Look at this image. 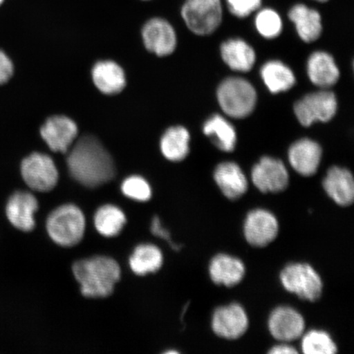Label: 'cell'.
Instances as JSON below:
<instances>
[{"label":"cell","mask_w":354,"mask_h":354,"mask_svg":"<svg viewBox=\"0 0 354 354\" xmlns=\"http://www.w3.org/2000/svg\"><path fill=\"white\" fill-rule=\"evenodd\" d=\"M68 166L73 178L86 187H98L115 176L112 157L93 136H82L77 141L68 155Z\"/></svg>","instance_id":"6da1fadb"},{"label":"cell","mask_w":354,"mask_h":354,"mask_svg":"<svg viewBox=\"0 0 354 354\" xmlns=\"http://www.w3.org/2000/svg\"><path fill=\"white\" fill-rule=\"evenodd\" d=\"M82 294L88 298H105L113 293L121 277V269L116 261L107 257L77 261L73 267Z\"/></svg>","instance_id":"7a4b0ae2"},{"label":"cell","mask_w":354,"mask_h":354,"mask_svg":"<svg viewBox=\"0 0 354 354\" xmlns=\"http://www.w3.org/2000/svg\"><path fill=\"white\" fill-rule=\"evenodd\" d=\"M218 100L221 110L228 117L242 119L254 112L257 92L252 84L241 77H229L220 84Z\"/></svg>","instance_id":"3957f363"},{"label":"cell","mask_w":354,"mask_h":354,"mask_svg":"<svg viewBox=\"0 0 354 354\" xmlns=\"http://www.w3.org/2000/svg\"><path fill=\"white\" fill-rule=\"evenodd\" d=\"M47 231L57 245L72 247L82 240L86 219L77 206L63 205L51 212L47 219Z\"/></svg>","instance_id":"277c9868"},{"label":"cell","mask_w":354,"mask_h":354,"mask_svg":"<svg viewBox=\"0 0 354 354\" xmlns=\"http://www.w3.org/2000/svg\"><path fill=\"white\" fill-rule=\"evenodd\" d=\"M281 281L287 291L300 299L315 302L323 290L322 278L308 263H290L282 270Z\"/></svg>","instance_id":"5b68a950"},{"label":"cell","mask_w":354,"mask_h":354,"mask_svg":"<svg viewBox=\"0 0 354 354\" xmlns=\"http://www.w3.org/2000/svg\"><path fill=\"white\" fill-rule=\"evenodd\" d=\"M181 16L193 33L211 35L223 21L221 0H187L181 8Z\"/></svg>","instance_id":"8992f818"},{"label":"cell","mask_w":354,"mask_h":354,"mask_svg":"<svg viewBox=\"0 0 354 354\" xmlns=\"http://www.w3.org/2000/svg\"><path fill=\"white\" fill-rule=\"evenodd\" d=\"M337 108V99L334 93L321 91L311 93L296 102L294 110L301 125L308 127L313 122L330 121Z\"/></svg>","instance_id":"52a82bcc"},{"label":"cell","mask_w":354,"mask_h":354,"mask_svg":"<svg viewBox=\"0 0 354 354\" xmlns=\"http://www.w3.org/2000/svg\"><path fill=\"white\" fill-rule=\"evenodd\" d=\"M21 176L26 185L37 192H48L56 187L59 171L46 154L34 153L21 163Z\"/></svg>","instance_id":"ba28073f"},{"label":"cell","mask_w":354,"mask_h":354,"mask_svg":"<svg viewBox=\"0 0 354 354\" xmlns=\"http://www.w3.org/2000/svg\"><path fill=\"white\" fill-rule=\"evenodd\" d=\"M255 187L263 193H280L289 185V174L281 160L263 157L254 166L251 174Z\"/></svg>","instance_id":"9c48e42d"},{"label":"cell","mask_w":354,"mask_h":354,"mask_svg":"<svg viewBox=\"0 0 354 354\" xmlns=\"http://www.w3.org/2000/svg\"><path fill=\"white\" fill-rule=\"evenodd\" d=\"M212 327L219 337L236 339L249 328V317L241 304L234 303L215 310Z\"/></svg>","instance_id":"30bf717a"},{"label":"cell","mask_w":354,"mask_h":354,"mask_svg":"<svg viewBox=\"0 0 354 354\" xmlns=\"http://www.w3.org/2000/svg\"><path fill=\"white\" fill-rule=\"evenodd\" d=\"M278 232V221L271 212L254 209L247 215L243 234L250 245L259 248L267 246L275 240Z\"/></svg>","instance_id":"8fae6325"},{"label":"cell","mask_w":354,"mask_h":354,"mask_svg":"<svg viewBox=\"0 0 354 354\" xmlns=\"http://www.w3.org/2000/svg\"><path fill=\"white\" fill-rule=\"evenodd\" d=\"M146 48L158 56L172 54L176 47L177 38L172 26L167 20L155 17L146 22L142 30Z\"/></svg>","instance_id":"7c38bea8"},{"label":"cell","mask_w":354,"mask_h":354,"mask_svg":"<svg viewBox=\"0 0 354 354\" xmlns=\"http://www.w3.org/2000/svg\"><path fill=\"white\" fill-rule=\"evenodd\" d=\"M269 330L279 342H294L303 335L305 321L301 314L290 307H279L274 310L268 320Z\"/></svg>","instance_id":"4fadbf2b"},{"label":"cell","mask_w":354,"mask_h":354,"mask_svg":"<svg viewBox=\"0 0 354 354\" xmlns=\"http://www.w3.org/2000/svg\"><path fill=\"white\" fill-rule=\"evenodd\" d=\"M77 124L64 116L48 118L41 129L42 138L53 151L65 153L76 140Z\"/></svg>","instance_id":"5bb4252c"},{"label":"cell","mask_w":354,"mask_h":354,"mask_svg":"<svg viewBox=\"0 0 354 354\" xmlns=\"http://www.w3.org/2000/svg\"><path fill=\"white\" fill-rule=\"evenodd\" d=\"M289 161L295 171L304 176L317 174L322 157L319 144L310 139L296 141L289 149Z\"/></svg>","instance_id":"9a60e30c"},{"label":"cell","mask_w":354,"mask_h":354,"mask_svg":"<svg viewBox=\"0 0 354 354\" xmlns=\"http://www.w3.org/2000/svg\"><path fill=\"white\" fill-rule=\"evenodd\" d=\"M38 210V202L33 194L16 192L8 202L6 214L12 225L20 231L30 232L35 227V212Z\"/></svg>","instance_id":"2e32d148"},{"label":"cell","mask_w":354,"mask_h":354,"mask_svg":"<svg viewBox=\"0 0 354 354\" xmlns=\"http://www.w3.org/2000/svg\"><path fill=\"white\" fill-rule=\"evenodd\" d=\"M323 188L338 205L348 207L354 201V180L346 168L332 167L323 180Z\"/></svg>","instance_id":"e0dca14e"},{"label":"cell","mask_w":354,"mask_h":354,"mask_svg":"<svg viewBox=\"0 0 354 354\" xmlns=\"http://www.w3.org/2000/svg\"><path fill=\"white\" fill-rule=\"evenodd\" d=\"M214 180L221 193L231 201H236L248 190V180L236 162L220 163L214 171Z\"/></svg>","instance_id":"ac0fdd59"},{"label":"cell","mask_w":354,"mask_h":354,"mask_svg":"<svg viewBox=\"0 0 354 354\" xmlns=\"http://www.w3.org/2000/svg\"><path fill=\"white\" fill-rule=\"evenodd\" d=\"M209 274L215 284L232 287L243 280L245 275V267L242 261L236 257L221 254L211 260Z\"/></svg>","instance_id":"d6986e66"},{"label":"cell","mask_w":354,"mask_h":354,"mask_svg":"<svg viewBox=\"0 0 354 354\" xmlns=\"http://www.w3.org/2000/svg\"><path fill=\"white\" fill-rule=\"evenodd\" d=\"M308 75L314 85L328 88L339 79V70L333 57L323 51L314 52L308 60Z\"/></svg>","instance_id":"ffe728a7"},{"label":"cell","mask_w":354,"mask_h":354,"mask_svg":"<svg viewBox=\"0 0 354 354\" xmlns=\"http://www.w3.org/2000/svg\"><path fill=\"white\" fill-rule=\"evenodd\" d=\"M221 55L224 63L236 72H250L256 61L254 48L241 39H231L221 44Z\"/></svg>","instance_id":"44dd1931"},{"label":"cell","mask_w":354,"mask_h":354,"mask_svg":"<svg viewBox=\"0 0 354 354\" xmlns=\"http://www.w3.org/2000/svg\"><path fill=\"white\" fill-rule=\"evenodd\" d=\"M289 17L295 25L302 41L312 43L317 41L322 32L320 13L304 4H296L289 12Z\"/></svg>","instance_id":"7402d4cb"},{"label":"cell","mask_w":354,"mask_h":354,"mask_svg":"<svg viewBox=\"0 0 354 354\" xmlns=\"http://www.w3.org/2000/svg\"><path fill=\"white\" fill-rule=\"evenodd\" d=\"M93 81L105 95H116L126 86L125 73L120 66L113 61L96 64L92 71Z\"/></svg>","instance_id":"603a6c76"},{"label":"cell","mask_w":354,"mask_h":354,"mask_svg":"<svg viewBox=\"0 0 354 354\" xmlns=\"http://www.w3.org/2000/svg\"><path fill=\"white\" fill-rule=\"evenodd\" d=\"M203 133L210 137L212 142L221 151L232 152L237 143V135L232 124L227 119L215 114L205 122Z\"/></svg>","instance_id":"cb8c5ba5"},{"label":"cell","mask_w":354,"mask_h":354,"mask_svg":"<svg viewBox=\"0 0 354 354\" xmlns=\"http://www.w3.org/2000/svg\"><path fill=\"white\" fill-rule=\"evenodd\" d=\"M260 73L266 86L272 94L289 91L296 82L294 73L280 61L268 62Z\"/></svg>","instance_id":"d4e9b609"},{"label":"cell","mask_w":354,"mask_h":354,"mask_svg":"<svg viewBox=\"0 0 354 354\" xmlns=\"http://www.w3.org/2000/svg\"><path fill=\"white\" fill-rule=\"evenodd\" d=\"M189 133L185 127H171L162 137L161 151L168 160L183 161L189 152Z\"/></svg>","instance_id":"484cf974"},{"label":"cell","mask_w":354,"mask_h":354,"mask_svg":"<svg viewBox=\"0 0 354 354\" xmlns=\"http://www.w3.org/2000/svg\"><path fill=\"white\" fill-rule=\"evenodd\" d=\"M162 262V252L153 245H140L136 247L130 258L132 271L140 276L158 271Z\"/></svg>","instance_id":"4316f807"},{"label":"cell","mask_w":354,"mask_h":354,"mask_svg":"<svg viewBox=\"0 0 354 354\" xmlns=\"http://www.w3.org/2000/svg\"><path fill=\"white\" fill-rule=\"evenodd\" d=\"M127 223L124 212L113 205L101 207L95 215V225L97 231L102 236L113 237L122 232Z\"/></svg>","instance_id":"83f0119b"},{"label":"cell","mask_w":354,"mask_h":354,"mask_svg":"<svg viewBox=\"0 0 354 354\" xmlns=\"http://www.w3.org/2000/svg\"><path fill=\"white\" fill-rule=\"evenodd\" d=\"M302 351L306 354H334L337 353V346L330 335L323 330H313L304 335Z\"/></svg>","instance_id":"f1b7e54d"},{"label":"cell","mask_w":354,"mask_h":354,"mask_svg":"<svg viewBox=\"0 0 354 354\" xmlns=\"http://www.w3.org/2000/svg\"><path fill=\"white\" fill-rule=\"evenodd\" d=\"M257 30L266 39H275L282 32L280 15L271 8L261 10L255 19Z\"/></svg>","instance_id":"f546056e"},{"label":"cell","mask_w":354,"mask_h":354,"mask_svg":"<svg viewBox=\"0 0 354 354\" xmlns=\"http://www.w3.org/2000/svg\"><path fill=\"white\" fill-rule=\"evenodd\" d=\"M122 192L125 196L136 201H148L152 196V190L143 177L132 176L123 181Z\"/></svg>","instance_id":"4dcf8cb0"},{"label":"cell","mask_w":354,"mask_h":354,"mask_svg":"<svg viewBox=\"0 0 354 354\" xmlns=\"http://www.w3.org/2000/svg\"><path fill=\"white\" fill-rule=\"evenodd\" d=\"M227 2L232 15L243 19L258 10L262 0H227Z\"/></svg>","instance_id":"1f68e13d"},{"label":"cell","mask_w":354,"mask_h":354,"mask_svg":"<svg viewBox=\"0 0 354 354\" xmlns=\"http://www.w3.org/2000/svg\"><path fill=\"white\" fill-rule=\"evenodd\" d=\"M151 232L155 236L160 238L162 240H165L169 243L170 246L174 250L179 251L180 250V246L176 245V243L171 241L169 232L162 227L160 219H159L158 216H154L152 221Z\"/></svg>","instance_id":"d6a6232c"},{"label":"cell","mask_w":354,"mask_h":354,"mask_svg":"<svg viewBox=\"0 0 354 354\" xmlns=\"http://www.w3.org/2000/svg\"><path fill=\"white\" fill-rule=\"evenodd\" d=\"M13 74V64L10 57L0 50V85L10 81Z\"/></svg>","instance_id":"836d02e7"},{"label":"cell","mask_w":354,"mask_h":354,"mask_svg":"<svg viewBox=\"0 0 354 354\" xmlns=\"http://www.w3.org/2000/svg\"><path fill=\"white\" fill-rule=\"evenodd\" d=\"M271 354H297L298 351L293 346L287 344H281L276 345L268 351Z\"/></svg>","instance_id":"e575fe53"},{"label":"cell","mask_w":354,"mask_h":354,"mask_svg":"<svg viewBox=\"0 0 354 354\" xmlns=\"http://www.w3.org/2000/svg\"><path fill=\"white\" fill-rule=\"evenodd\" d=\"M316 1L321 2V3H324V2L328 1V0H316Z\"/></svg>","instance_id":"d590c367"},{"label":"cell","mask_w":354,"mask_h":354,"mask_svg":"<svg viewBox=\"0 0 354 354\" xmlns=\"http://www.w3.org/2000/svg\"><path fill=\"white\" fill-rule=\"evenodd\" d=\"M4 1V0H0V6H1L2 3Z\"/></svg>","instance_id":"8d00e7d4"},{"label":"cell","mask_w":354,"mask_h":354,"mask_svg":"<svg viewBox=\"0 0 354 354\" xmlns=\"http://www.w3.org/2000/svg\"><path fill=\"white\" fill-rule=\"evenodd\" d=\"M143 1H149V0H143Z\"/></svg>","instance_id":"74e56055"}]
</instances>
